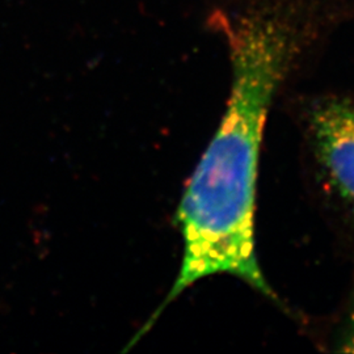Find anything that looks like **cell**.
<instances>
[{
	"instance_id": "1",
	"label": "cell",
	"mask_w": 354,
	"mask_h": 354,
	"mask_svg": "<svg viewBox=\"0 0 354 354\" xmlns=\"http://www.w3.org/2000/svg\"><path fill=\"white\" fill-rule=\"evenodd\" d=\"M291 50L286 32L266 19L244 20L231 33L227 108L178 205L183 263L156 317L189 286L216 274L276 299L256 256L254 210L266 117Z\"/></svg>"
},
{
	"instance_id": "2",
	"label": "cell",
	"mask_w": 354,
	"mask_h": 354,
	"mask_svg": "<svg viewBox=\"0 0 354 354\" xmlns=\"http://www.w3.org/2000/svg\"><path fill=\"white\" fill-rule=\"evenodd\" d=\"M311 131L332 188L354 212V100L332 99L317 105Z\"/></svg>"
},
{
	"instance_id": "3",
	"label": "cell",
	"mask_w": 354,
	"mask_h": 354,
	"mask_svg": "<svg viewBox=\"0 0 354 354\" xmlns=\"http://www.w3.org/2000/svg\"><path fill=\"white\" fill-rule=\"evenodd\" d=\"M340 344H342V346H340L342 352L354 353V302L351 311H349V317H348L346 326L344 329V337Z\"/></svg>"
}]
</instances>
